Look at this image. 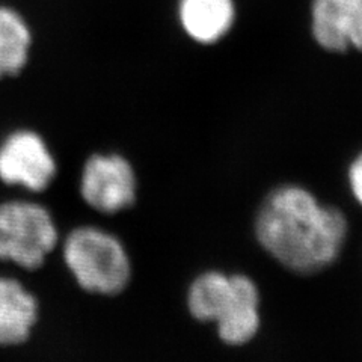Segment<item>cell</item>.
Wrapping results in <instances>:
<instances>
[{"label":"cell","mask_w":362,"mask_h":362,"mask_svg":"<svg viewBox=\"0 0 362 362\" xmlns=\"http://www.w3.org/2000/svg\"><path fill=\"white\" fill-rule=\"evenodd\" d=\"M349 223L341 210L325 206L310 190L286 185L266 197L255 218V237L279 264L296 274L331 266L346 243Z\"/></svg>","instance_id":"cell-1"},{"label":"cell","mask_w":362,"mask_h":362,"mask_svg":"<svg viewBox=\"0 0 362 362\" xmlns=\"http://www.w3.org/2000/svg\"><path fill=\"white\" fill-rule=\"evenodd\" d=\"M76 284L97 296H117L132 279V259L119 237L97 225H81L59 243Z\"/></svg>","instance_id":"cell-2"},{"label":"cell","mask_w":362,"mask_h":362,"mask_svg":"<svg viewBox=\"0 0 362 362\" xmlns=\"http://www.w3.org/2000/svg\"><path fill=\"white\" fill-rule=\"evenodd\" d=\"M59 243L58 223L44 204L26 198L0 202V262L35 272Z\"/></svg>","instance_id":"cell-3"},{"label":"cell","mask_w":362,"mask_h":362,"mask_svg":"<svg viewBox=\"0 0 362 362\" xmlns=\"http://www.w3.org/2000/svg\"><path fill=\"white\" fill-rule=\"evenodd\" d=\"M58 173V158L38 130L17 127L0 139V183L42 194L52 187Z\"/></svg>","instance_id":"cell-4"},{"label":"cell","mask_w":362,"mask_h":362,"mask_svg":"<svg viewBox=\"0 0 362 362\" xmlns=\"http://www.w3.org/2000/svg\"><path fill=\"white\" fill-rule=\"evenodd\" d=\"M78 194L94 211L117 214L134 204L138 178L132 163L122 154L94 153L82 166Z\"/></svg>","instance_id":"cell-5"},{"label":"cell","mask_w":362,"mask_h":362,"mask_svg":"<svg viewBox=\"0 0 362 362\" xmlns=\"http://www.w3.org/2000/svg\"><path fill=\"white\" fill-rule=\"evenodd\" d=\"M310 32L327 53L362 52V0H311Z\"/></svg>","instance_id":"cell-6"},{"label":"cell","mask_w":362,"mask_h":362,"mask_svg":"<svg viewBox=\"0 0 362 362\" xmlns=\"http://www.w3.org/2000/svg\"><path fill=\"white\" fill-rule=\"evenodd\" d=\"M40 300L25 282L0 275V347L25 344L40 322Z\"/></svg>","instance_id":"cell-7"},{"label":"cell","mask_w":362,"mask_h":362,"mask_svg":"<svg viewBox=\"0 0 362 362\" xmlns=\"http://www.w3.org/2000/svg\"><path fill=\"white\" fill-rule=\"evenodd\" d=\"M177 21L199 45H214L231 32L237 17L234 0H177Z\"/></svg>","instance_id":"cell-8"},{"label":"cell","mask_w":362,"mask_h":362,"mask_svg":"<svg viewBox=\"0 0 362 362\" xmlns=\"http://www.w3.org/2000/svg\"><path fill=\"white\" fill-rule=\"evenodd\" d=\"M33 45L35 32L28 16L11 0H0V83L28 70Z\"/></svg>","instance_id":"cell-9"},{"label":"cell","mask_w":362,"mask_h":362,"mask_svg":"<svg viewBox=\"0 0 362 362\" xmlns=\"http://www.w3.org/2000/svg\"><path fill=\"white\" fill-rule=\"evenodd\" d=\"M234 299L219 322V338L228 346H243L252 341L262 326L259 317V291L255 282L246 275H234Z\"/></svg>","instance_id":"cell-10"},{"label":"cell","mask_w":362,"mask_h":362,"mask_svg":"<svg viewBox=\"0 0 362 362\" xmlns=\"http://www.w3.org/2000/svg\"><path fill=\"white\" fill-rule=\"evenodd\" d=\"M234 275L209 270L197 276L187 290V308L198 322L216 323L234 299Z\"/></svg>","instance_id":"cell-11"},{"label":"cell","mask_w":362,"mask_h":362,"mask_svg":"<svg viewBox=\"0 0 362 362\" xmlns=\"http://www.w3.org/2000/svg\"><path fill=\"white\" fill-rule=\"evenodd\" d=\"M349 186L356 202L362 207V151L356 154L349 168Z\"/></svg>","instance_id":"cell-12"}]
</instances>
